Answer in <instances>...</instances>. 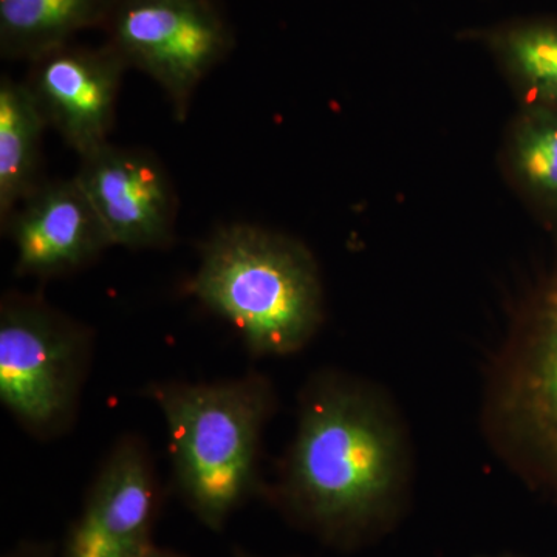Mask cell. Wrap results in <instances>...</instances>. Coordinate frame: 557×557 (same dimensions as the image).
Wrapping results in <instances>:
<instances>
[{
	"instance_id": "15",
	"label": "cell",
	"mask_w": 557,
	"mask_h": 557,
	"mask_svg": "<svg viewBox=\"0 0 557 557\" xmlns=\"http://www.w3.org/2000/svg\"><path fill=\"white\" fill-rule=\"evenodd\" d=\"M5 557H53V549L47 545L28 544L22 545Z\"/></svg>"
},
{
	"instance_id": "3",
	"label": "cell",
	"mask_w": 557,
	"mask_h": 557,
	"mask_svg": "<svg viewBox=\"0 0 557 557\" xmlns=\"http://www.w3.org/2000/svg\"><path fill=\"white\" fill-rule=\"evenodd\" d=\"M170 432L175 482L197 519L220 531L258 486L270 384L258 375L150 388Z\"/></svg>"
},
{
	"instance_id": "13",
	"label": "cell",
	"mask_w": 557,
	"mask_h": 557,
	"mask_svg": "<svg viewBox=\"0 0 557 557\" xmlns=\"http://www.w3.org/2000/svg\"><path fill=\"white\" fill-rule=\"evenodd\" d=\"M47 124L25 81L0 78V223L39 188Z\"/></svg>"
},
{
	"instance_id": "6",
	"label": "cell",
	"mask_w": 557,
	"mask_h": 557,
	"mask_svg": "<svg viewBox=\"0 0 557 557\" xmlns=\"http://www.w3.org/2000/svg\"><path fill=\"white\" fill-rule=\"evenodd\" d=\"M101 30L127 69L159 84L178 121L201 81L236 46L219 0H115Z\"/></svg>"
},
{
	"instance_id": "10",
	"label": "cell",
	"mask_w": 557,
	"mask_h": 557,
	"mask_svg": "<svg viewBox=\"0 0 557 557\" xmlns=\"http://www.w3.org/2000/svg\"><path fill=\"white\" fill-rule=\"evenodd\" d=\"M20 276L57 277L89 265L112 247L76 178L42 182L2 222Z\"/></svg>"
},
{
	"instance_id": "5",
	"label": "cell",
	"mask_w": 557,
	"mask_h": 557,
	"mask_svg": "<svg viewBox=\"0 0 557 557\" xmlns=\"http://www.w3.org/2000/svg\"><path fill=\"white\" fill-rule=\"evenodd\" d=\"M89 333L30 295L0 307V401L33 434H58L75 413Z\"/></svg>"
},
{
	"instance_id": "9",
	"label": "cell",
	"mask_w": 557,
	"mask_h": 557,
	"mask_svg": "<svg viewBox=\"0 0 557 557\" xmlns=\"http://www.w3.org/2000/svg\"><path fill=\"white\" fill-rule=\"evenodd\" d=\"M159 500L148 450L138 440H123L95 479L61 557H145L156 547Z\"/></svg>"
},
{
	"instance_id": "14",
	"label": "cell",
	"mask_w": 557,
	"mask_h": 557,
	"mask_svg": "<svg viewBox=\"0 0 557 557\" xmlns=\"http://www.w3.org/2000/svg\"><path fill=\"white\" fill-rule=\"evenodd\" d=\"M505 166L519 196L557 234V110L520 108L505 139Z\"/></svg>"
},
{
	"instance_id": "1",
	"label": "cell",
	"mask_w": 557,
	"mask_h": 557,
	"mask_svg": "<svg viewBox=\"0 0 557 557\" xmlns=\"http://www.w3.org/2000/svg\"><path fill=\"white\" fill-rule=\"evenodd\" d=\"M409 456L397 417L364 384L324 376L300 405L277 500L336 547H357L397 520Z\"/></svg>"
},
{
	"instance_id": "4",
	"label": "cell",
	"mask_w": 557,
	"mask_h": 557,
	"mask_svg": "<svg viewBox=\"0 0 557 557\" xmlns=\"http://www.w3.org/2000/svg\"><path fill=\"white\" fill-rule=\"evenodd\" d=\"M493 420L520 474L557 504V267L528 300L505 348Z\"/></svg>"
},
{
	"instance_id": "8",
	"label": "cell",
	"mask_w": 557,
	"mask_h": 557,
	"mask_svg": "<svg viewBox=\"0 0 557 557\" xmlns=\"http://www.w3.org/2000/svg\"><path fill=\"white\" fill-rule=\"evenodd\" d=\"M79 159L76 182L97 211L112 247H170L178 201L170 174L152 152L106 143Z\"/></svg>"
},
{
	"instance_id": "12",
	"label": "cell",
	"mask_w": 557,
	"mask_h": 557,
	"mask_svg": "<svg viewBox=\"0 0 557 557\" xmlns=\"http://www.w3.org/2000/svg\"><path fill=\"white\" fill-rule=\"evenodd\" d=\"M115 0H0V57L30 62L78 33L102 28Z\"/></svg>"
},
{
	"instance_id": "11",
	"label": "cell",
	"mask_w": 557,
	"mask_h": 557,
	"mask_svg": "<svg viewBox=\"0 0 557 557\" xmlns=\"http://www.w3.org/2000/svg\"><path fill=\"white\" fill-rule=\"evenodd\" d=\"M468 36L496 62L520 108L557 110V17H519Z\"/></svg>"
},
{
	"instance_id": "16",
	"label": "cell",
	"mask_w": 557,
	"mask_h": 557,
	"mask_svg": "<svg viewBox=\"0 0 557 557\" xmlns=\"http://www.w3.org/2000/svg\"><path fill=\"white\" fill-rule=\"evenodd\" d=\"M145 557H185V556L178 555V553L171 552V549H161V548L153 547L152 549H150L148 555H146Z\"/></svg>"
},
{
	"instance_id": "18",
	"label": "cell",
	"mask_w": 557,
	"mask_h": 557,
	"mask_svg": "<svg viewBox=\"0 0 557 557\" xmlns=\"http://www.w3.org/2000/svg\"><path fill=\"white\" fill-rule=\"evenodd\" d=\"M479 557H519V556H511V555H498V556H479Z\"/></svg>"
},
{
	"instance_id": "7",
	"label": "cell",
	"mask_w": 557,
	"mask_h": 557,
	"mask_svg": "<svg viewBox=\"0 0 557 557\" xmlns=\"http://www.w3.org/2000/svg\"><path fill=\"white\" fill-rule=\"evenodd\" d=\"M25 79L47 126L79 157L109 143L127 65L108 42H67L28 62Z\"/></svg>"
},
{
	"instance_id": "17",
	"label": "cell",
	"mask_w": 557,
	"mask_h": 557,
	"mask_svg": "<svg viewBox=\"0 0 557 557\" xmlns=\"http://www.w3.org/2000/svg\"><path fill=\"white\" fill-rule=\"evenodd\" d=\"M236 557H252V556H249V555H247V553H244V552H237Z\"/></svg>"
},
{
	"instance_id": "2",
	"label": "cell",
	"mask_w": 557,
	"mask_h": 557,
	"mask_svg": "<svg viewBox=\"0 0 557 557\" xmlns=\"http://www.w3.org/2000/svg\"><path fill=\"white\" fill-rule=\"evenodd\" d=\"M189 288L256 355L295 354L324 317L321 274L309 248L249 223L222 226L205 242Z\"/></svg>"
}]
</instances>
